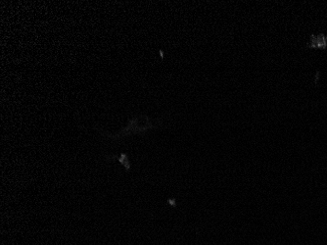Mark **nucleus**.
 Here are the masks:
<instances>
[{"mask_svg": "<svg viewBox=\"0 0 327 245\" xmlns=\"http://www.w3.org/2000/svg\"><path fill=\"white\" fill-rule=\"evenodd\" d=\"M160 54H161L162 57H164V52H162V50H160Z\"/></svg>", "mask_w": 327, "mask_h": 245, "instance_id": "1", "label": "nucleus"}]
</instances>
